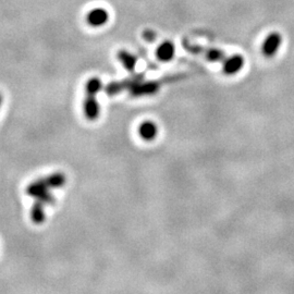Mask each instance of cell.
<instances>
[{
	"label": "cell",
	"mask_w": 294,
	"mask_h": 294,
	"mask_svg": "<svg viewBox=\"0 0 294 294\" xmlns=\"http://www.w3.org/2000/svg\"><path fill=\"white\" fill-rule=\"evenodd\" d=\"M2 104H3V95H2V93H0V107H2Z\"/></svg>",
	"instance_id": "cell-14"
},
{
	"label": "cell",
	"mask_w": 294,
	"mask_h": 294,
	"mask_svg": "<svg viewBox=\"0 0 294 294\" xmlns=\"http://www.w3.org/2000/svg\"><path fill=\"white\" fill-rule=\"evenodd\" d=\"M244 65V58L241 55H235L224 61V72L226 75H236Z\"/></svg>",
	"instance_id": "cell-7"
},
{
	"label": "cell",
	"mask_w": 294,
	"mask_h": 294,
	"mask_svg": "<svg viewBox=\"0 0 294 294\" xmlns=\"http://www.w3.org/2000/svg\"><path fill=\"white\" fill-rule=\"evenodd\" d=\"M30 216H31V220L34 224L36 225H42L45 219H46V215H45V204L41 200L35 199L34 204H33L31 211H30Z\"/></svg>",
	"instance_id": "cell-9"
},
{
	"label": "cell",
	"mask_w": 294,
	"mask_h": 294,
	"mask_svg": "<svg viewBox=\"0 0 294 294\" xmlns=\"http://www.w3.org/2000/svg\"><path fill=\"white\" fill-rule=\"evenodd\" d=\"M156 35H155V32H152V31H146L144 33V38L146 39V41H149V42H152L155 39Z\"/></svg>",
	"instance_id": "cell-13"
},
{
	"label": "cell",
	"mask_w": 294,
	"mask_h": 294,
	"mask_svg": "<svg viewBox=\"0 0 294 294\" xmlns=\"http://www.w3.org/2000/svg\"><path fill=\"white\" fill-rule=\"evenodd\" d=\"M175 53H176L175 45H173V43H171L169 41H166L163 44H160L159 47L157 48V51H156L157 58L163 62L171 61L173 57H175Z\"/></svg>",
	"instance_id": "cell-8"
},
{
	"label": "cell",
	"mask_w": 294,
	"mask_h": 294,
	"mask_svg": "<svg viewBox=\"0 0 294 294\" xmlns=\"http://www.w3.org/2000/svg\"><path fill=\"white\" fill-rule=\"evenodd\" d=\"M138 133L144 141H147V142L153 141V139H155L158 133L157 125L152 121H145L139 125Z\"/></svg>",
	"instance_id": "cell-10"
},
{
	"label": "cell",
	"mask_w": 294,
	"mask_h": 294,
	"mask_svg": "<svg viewBox=\"0 0 294 294\" xmlns=\"http://www.w3.org/2000/svg\"><path fill=\"white\" fill-rule=\"evenodd\" d=\"M86 20H88V23L93 28H99V26H103L108 22L109 15L105 9L96 8L89 12Z\"/></svg>",
	"instance_id": "cell-6"
},
{
	"label": "cell",
	"mask_w": 294,
	"mask_h": 294,
	"mask_svg": "<svg viewBox=\"0 0 294 294\" xmlns=\"http://www.w3.org/2000/svg\"><path fill=\"white\" fill-rule=\"evenodd\" d=\"M118 59L120 60V62L123 64L125 70H128L130 72H133L135 70L137 59L135 56H133L131 52L126 50H120L118 52Z\"/></svg>",
	"instance_id": "cell-11"
},
{
	"label": "cell",
	"mask_w": 294,
	"mask_h": 294,
	"mask_svg": "<svg viewBox=\"0 0 294 294\" xmlns=\"http://www.w3.org/2000/svg\"><path fill=\"white\" fill-rule=\"evenodd\" d=\"M142 80V76H137L132 79L124 80L122 82H115L108 84V86L106 88V93L108 95H115L119 92H122L125 89H132L136 83H138Z\"/></svg>",
	"instance_id": "cell-5"
},
{
	"label": "cell",
	"mask_w": 294,
	"mask_h": 294,
	"mask_svg": "<svg viewBox=\"0 0 294 294\" xmlns=\"http://www.w3.org/2000/svg\"><path fill=\"white\" fill-rule=\"evenodd\" d=\"M102 89V81L98 78H92L86 84V96L84 100L85 117L91 121H95L99 116V107L96 94Z\"/></svg>",
	"instance_id": "cell-2"
},
{
	"label": "cell",
	"mask_w": 294,
	"mask_h": 294,
	"mask_svg": "<svg viewBox=\"0 0 294 294\" xmlns=\"http://www.w3.org/2000/svg\"><path fill=\"white\" fill-rule=\"evenodd\" d=\"M204 55L207 58V60L212 62H219V61H225L226 56L225 52L219 50V49H208V50H204Z\"/></svg>",
	"instance_id": "cell-12"
},
{
	"label": "cell",
	"mask_w": 294,
	"mask_h": 294,
	"mask_svg": "<svg viewBox=\"0 0 294 294\" xmlns=\"http://www.w3.org/2000/svg\"><path fill=\"white\" fill-rule=\"evenodd\" d=\"M282 42V37L279 34L278 32H272L270 34L266 37L264 41L262 51L263 55L265 57H273L278 52V49L281 45Z\"/></svg>",
	"instance_id": "cell-3"
},
{
	"label": "cell",
	"mask_w": 294,
	"mask_h": 294,
	"mask_svg": "<svg viewBox=\"0 0 294 294\" xmlns=\"http://www.w3.org/2000/svg\"><path fill=\"white\" fill-rule=\"evenodd\" d=\"M160 88H162V83L159 81H150L145 83H136L131 89V94L133 96H144V95H153L157 93Z\"/></svg>",
	"instance_id": "cell-4"
},
{
	"label": "cell",
	"mask_w": 294,
	"mask_h": 294,
	"mask_svg": "<svg viewBox=\"0 0 294 294\" xmlns=\"http://www.w3.org/2000/svg\"><path fill=\"white\" fill-rule=\"evenodd\" d=\"M66 182V177L62 172H55L51 175L37 179L35 181L31 182L28 186H26V194L32 197H36L37 195L41 194L44 191H48L52 189L61 188Z\"/></svg>",
	"instance_id": "cell-1"
}]
</instances>
